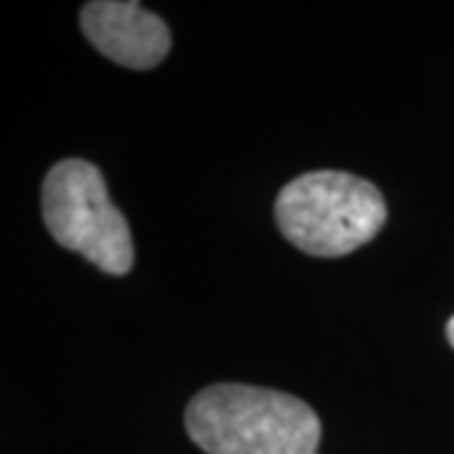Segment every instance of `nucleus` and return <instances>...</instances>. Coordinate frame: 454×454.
Returning <instances> with one entry per match:
<instances>
[{
    "mask_svg": "<svg viewBox=\"0 0 454 454\" xmlns=\"http://www.w3.org/2000/svg\"><path fill=\"white\" fill-rule=\"evenodd\" d=\"M184 427L207 454H316L321 442V422L303 399L247 384L200 391Z\"/></svg>",
    "mask_w": 454,
    "mask_h": 454,
    "instance_id": "1",
    "label": "nucleus"
},
{
    "mask_svg": "<svg viewBox=\"0 0 454 454\" xmlns=\"http://www.w3.org/2000/svg\"><path fill=\"white\" fill-rule=\"evenodd\" d=\"M276 223L298 250L313 258H340L376 238L387 223V202L369 179L318 169L278 192Z\"/></svg>",
    "mask_w": 454,
    "mask_h": 454,
    "instance_id": "2",
    "label": "nucleus"
},
{
    "mask_svg": "<svg viewBox=\"0 0 454 454\" xmlns=\"http://www.w3.org/2000/svg\"><path fill=\"white\" fill-rule=\"evenodd\" d=\"M41 207L51 238L61 247L83 255L101 273H129L134 265L129 223L112 202L97 164L86 160L53 164L43 179Z\"/></svg>",
    "mask_w": 454,
    "mask_h": 454,
    "instance_id": "3",
    "label": "nucleus"
},
{
    "mask_svg": "<svg viewBox=\"0 0 454 454\" xmlns=\"http://www.w3.org/2000/svg\"><path fill=\"white\" fill-rule=\"evenodd\" d=\"M82 31L94 49L127 68H154L172 46V33L162 18L142 3L94 0L82 8Z\"/></svg>",
    "mask_w": 454,
    "mask_h": 454,
    "instance_id": "4",
    "label": "nucleus"
},
{
    "mask_svg": "<svg viewBox=\"0 0 454 454\" xmlns=\"http://www.w3.org/2000/svg\"><path fill=\"white\" fill-rule=\"evenodd\" d=\"M447 340L452 343V348H454V316L447 321Z\"/></svg>",
    "mask_w": 454,
    "mask_h": 454,
    "instance_id": "5",
    "label": "nucleus"
}]
</instances>
